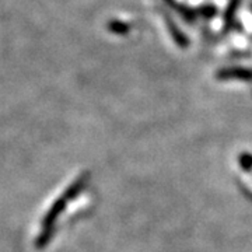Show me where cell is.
I'll list each match as a JSON object with an SVG mask.
<instances>
[{"mask_svg": "<svg viewBox=\"0 0 252 252\" xmlns=\"http://www.w3.org/2000/svg\"><path fill=\"white\" fill-rule=\"evenodd\" d=\"M238 1H240V0H238Z\"/></svg>", "mask_w": 252, "mask_h": 252, "instance_id": "8992f818", "label": "cell"}, {"mask_svg": "<svg viewBox=\"0 0 252 252\" xmlns=\"http://www.w3.org/2000/svg\"><path fill=\"white\" fill-rule=\"evenodd\" d=\"M108 30L112 31L114 34H118V35H126L129 32V26L124 23V21H118V20H114V21H109L108 23Z\"/></svg>", "mask_w": 252, "mask_h": 252, "instance_id": "277c9868", "label": "cell"}, {"mask_svg": "<svg viewBox=\"0 0 252 252\" xmlns=\"http://www.w3.org/2000/svg\"><path fill=\"white\" fill-rule=\"evenodd\" d=\"M165 23H167V27L170 30V34H171L172 39L175 41V44L182 48V49H185V48H188L189 45V41L187 35L181 31V28L172 21L171 18L168 17V16H165Z\"/></svg>", "mask_w": 252, "mask_h": 252, "instance_id": "7a4b0ae2", "label": "cell"}, {"mask_svg": "<svg viewBox=\"0 0 252 252\" xmlns=\"http://www.w3.org/2000/svg\"><path fill=\"white\" fill-rule=\"evenodd\" d=\"M216 7L215 6H210V4H207V6H203V7H200L199 9V13L203 16V17L210 18L213 17V16H216Z\"/></svg>", "mask_w": 252, "mask_h": 252, "instance_id": "5b68a950", "label": "cell"}, {"mask_svg": "<svg viewBox=\"0 0 252 252\" xmlns=\"http://www.w3.org/2000/svg\"><path fill=\"white\" fill-rule=\"evenodd\" d=\"M220 80L252 81V69L248 67H224L217 72Z\"/></svg>", "mask_w": 252, "mask_h": 252, "instance_id": "6da1fadb", "label": "cell"}, {"mask_svg": "<svg viewBox=\"0 0 252 252\" xmlns=\"http://www.w3.org/2000/svg\"><path fill=\"white\" fill-rule=\"evenodd\" d=\"M171 7L177 10V13H178L184 20H187L189 23H190V21H195V18H196V11H195V10H192L190 7H188V6H185V4H178L177 1L172 4Z\"/></svg>", "mask_w": 252, "mask_h": 252, "instance_id": "3957f363", "label": "cell"}]
</instances>
